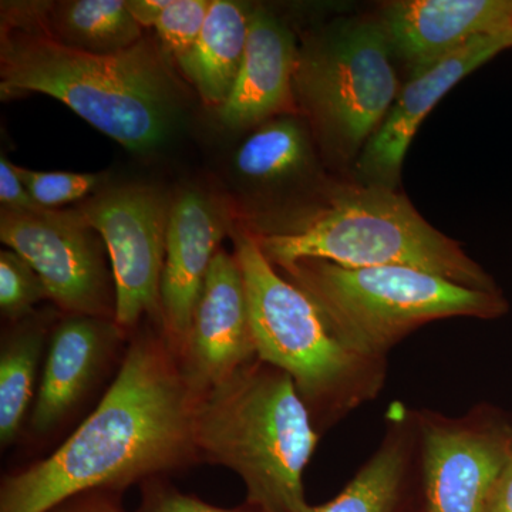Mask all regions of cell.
<instances>
[{
  "instance_id": "obj_1",
  "label": "cell",
  "mask_w": 512,
  "mask_h": 512,
  "mask_svg": "<svg viewBox=\"0 0 512 512\" xmlns=\"http://www.w3.org/2000/svg\"><path fill=\"white\" fill-rule=\"evenodd\" d=\"M198 397L161 329L140 330L92 414L49 457L3 477L0 512H47L74 495L120 493L200 463Z\"/></svg>"
},
{
  "instance_id": "obj_2",
  "label": "cell",
  "mask_w": 512,
  "mask_h": 512,
  "mask_svg": "<svg viewBox=\"0 0 512 512\" xmlns=\"http://www.w3.org/2000/svg\"><path fill=\"white\" fill-rule=\"evenodd\" d=\"M167 57L144 37L114 55L83 52L53 35L43 5L3 8L2 99L46 94L134 153L160 146L180 113V84Z\"/></svg>"
},
{
  "instance_id": "obj_3",
  "label": "cell",
  "mask_w": 512,
  "mask_h": 512,
  "mask_svg": "<svg viewBox=\"0 0 512 512\" xmlns=\"http://www.w3.org/2000/svg\"><path fill=\"white\" fill-rule=\"evenodd\" d=\"M194 443L200 461L241 477L251 507L298 512L303 473L319 443L292 377L255 359L198 397Z\"/></svg>"
},
{
  "instance_id": "obj_4",
  "label": "cell",
  "mask_w": 512,
  "mask_h": 512,
  "mask_svg": "<svg viewBox=\"0 0 512 512\" xmlns=\"http://www.w3.org/2000/svg\"><path fill=\"white\" fill-rule=\"evenodd\" d=\"M255 238L275 268L302 259L346 268L406 266L477 291H498L458 242L431 227L406 195L382 185H338L298 224Z\"/></svg>"
},
{
  "instance_id": "obj_5",
  "label": "cell",
  "mask_w": 512,
  "mask_h": 512,
  "mask_svg": "<svg viewBox=\"0 0 512 512\" xmlns=\"http://www.w3.org/2000/svg\"><path fill=\"white\" fill-rule=\"evenodd\" d=\"M256 355L292 377L316 429L335 423L384 386L386 360L362 355L319 306L268 261L255 235L235 232Z\"/></svg>"
},
{
  "instance_id": "obj_6",
  "label": "cell",
  "mask_w": 512,
  "mask_h": 512,
  "mask_svg": "<svg viewBox=\"0 0 512 512\" xmlns=\"http://www.w3.org/2000/svg\"><path fill=\"white\" fill-rule=\"evenodd\" d=\"M282 272L319 306L346 345L375 359L386 360L400 340L434 320L495 319L510 309L500 291H477L406 266L346 268L302 259Z\"/></svg>"
},
{
  "instance_id": "obj_7",
  "label": "cell",
  "mask_w": 512,
  "mask_h": 512,
  "mask_svg": "<svg viewBox=\"0 0 512 512\" xmlns=\"http://www.w3.org/2000/svg\"><path fill=\"white\" fill-rule=\"evenodd\" d=\"M379 20L340 19L299 49L295 94L323 146L349 160L369 143L399 96Z\"/></svg>"
},
{
  "instance_id": "obj_8",
  "label": "cell",
  "mask_w": 512,
  "mask_h": 512,
  "mask_svg": "<svg viewBox=\"0 0 512 512\" xmlns=\"http://www.w3.org/2000/svg\"><path fill=\"white\" fill-rule=\"evenodd\" d=\"M173 201L150 185H123L79 208L103 239L116 292V320L126 335L150 319L161 329V281Z\"/></svg>"
},
{
  "instance_id": "obj_9",
  "label": "cell",
  "mask_w": 512,
  "mask_h": 512,
  "mask_svg": "<svg viewBox=\"0 0 512 512\" xmlns=\"http://www.w3.org/2000/svg\"><path fill=\"white\" fill-rule=\"evenodd\" d=\"M0 239L29 262L49 299L69 316L114 319L116 293L104 242L79 210L2 208Z\"/></svg>"
},
{
  "instance_id": "obj_10",
  "label": "cell",
  "mask_w": 512,
  "mask_h": 512,
  "mask_svg": "<svg viewBox=\"0 0 512 512\" xmlns=\"http://www.w3.org/2000/svg\"><path fill=\"white\" fill-rule=\"evenodd\" d=\"M426 512H483L512 457V424L493 407L416 413Z\"/></svg>"
},
{
  "instance_id": "obj_11",
  "label": "cell",
  "mask_w": 512,
  "mask_h": 512,
  "mask_svg": "<svg viewBox=\"0 0 512 512\" xmlns=\"http://www.w3.org/2000/svg\"><path fill=\"white\" fill-rule=\"evenodd\" d=\"M178 357L192 392H210L258 359L249 319L244 275L237 255L220 249L195 306L190 332Z\"/></svg>"
},
{
  "instance_id": "obj_12",
  "label": "cell",
  "mask_w": 512,
  "mask_h": 512,
  "mask_svg": "<svg viewBox=\"0 0 512 512\" xmlns=\"http://www.w3.org/2000/svg\"><path fill=\"white\" fill-rule=\"evenodd\" d=\"M377 20L412 79L478 37L512 29V0H394Z\"/></svg>"
},
{
  "instance_id": "obj_13",
  "label": "cell",
  "mask_w": 512,
  "mask_h": 512,
  "mask_svg": "<svg viewBox=\"0 0 512 512\" xmlns=\"http://www.w3.org/2000/svg\"><path fill=\"white\" fill-rule=\"evenodd\" d=\"M507 49H512V29L478 37L427 72L412 77L360 153L356 163L360 183L396 190L404 157L427 114L464 77Z\"/></svg>"
},
{
  "instance_id": "obj_14",
  "label": "cell",
  "mask_w": 512,
  "mask_h": 512,
  "mask_svg": "<svg viewBox=\"0 0 512 512\" xmlns=\"http://www.w3.org/2000/svg\"><path fill=\"white\" fill-rule=\"evenodd\" d=\"M227 232V214L211 195L185 190L171 204L161 281V332L177 356L184 348L205 279Z\"/></svg>"
},
{
  "instance_id": "obj_15",
  "label": "cell",
  "mask_w": 512,
  "mask_h": 512,
  "mask_svg": "<svg viewBox=\"0 0 512 512\" xmlns=\"http://www.w3.org/2000/svg\"><path fill=\"white\" fill-rule=\"evenodd\" d=\"M114 319L67 316L50 335L30 429L50 433L79 406L126 338Z\"/></svg>"
},
{
  "instance_id": "obj_16",
  "label": "cell",
  "mask_w": 512,
  "mask_h": 512,
  "mask_svg": "<svg viewBox=\"0 0 512 512\" xmlns=\"http://www.w3.org/2000/svg\"><path fill=\"white\" fill-rule=\"evenodd\" d=\"M298 57L292 30L268 10L252 9L241 72L227 103L218 109L222 126L244 130L289 109Z\"/></svg>"
},
{
  "instance_id": "obj_17",
  "label": "cell",
  "mask_w": 512,
  "mask_h": 512,
  "mask_svg": "<svg viewBox=\"0 0 512 512\" xmlns=\"http://www.w3.org/2000/svg\"><path fill=\"white\" fill-rule=\"evenodd\" d=\"M389 429L372 458L329 503L303 505L298 512H394L414 467L420 466L416 413L392 404Z\"/></svg>"
},
{
  "instance_id": "obj_18",
  "label": "cell",
  "mask_w": 512,
  "mask_h": 512,
  "mask_svg": "<svg viewBox=\"0 0 512 512\" xmlns=\"http://www.w3.org/2000/svg\"><path fill=\"white\" fill-rule=\"evenodd\" d=\"M251 10L231 0H212L197 43L190 55L178 63L207 106L221 109L237 83Z\"/></svg>"
},
{
  "instance_id": "obj_19",
  "label": "cell",
  "mask_w": 512,
  "mask_h": 512,
  "mask_svg": "<svg viewBox=\"0 0 512 512\" xmlns=\"http://www.w3.org/2000/svg\"><path fill=\"white\" fill-rule=\"evenodd\" d=\"M47 322L42 316L13 323L0 348V444L10 446L22 431L33 397L40 359L46 349Z\"/></svg>"
},
{
  "instance_id": "obj_20",
  "label": "cell",
  "mask_w": 512,
  "mask_h": 512,
  "mask_svg": "<svg viewBox=\"0 0 512 512\" xmlns=\"http://www.w3.org/2000/svg\"><path fill=\"white\" fill-rule=\"evenodd\" d=\"M43 8L53 35L83 52L114 55L143 39V28L123 0H72Z\"/></svg>"
},
{
  "instance_id": "obj_21",
  "label": "cell",
  "mask_w": 512,
  "mask_h": 512,
  "mask_svg": "<svg viewBox=\"0 0 512 512\" xmlns=\"http://www.w3.org/2000/svg\"><path fill=\"white\" fill-rule=\"evenodd\" d=\"M311 154L302 124L284 117L256 130L239 147L235 165L249 180L272 183L302 171L311 161Z\"/></svg>"
},
{
  "instance_id": "obj_22",
  "label": "cell",
  "mask_w": 512,
  "mask_h": 512,
  "mask_svg": "<svg viewBox=\"0 0 512 512\" xmlns=\"http://www.w3.org/2000/svg\"><path fill=\"white\" fill-rule=\"evenodd\" d=\"M49 299L42 279L12 249L0 252V309L10 322L35 315L36 305Z\"/></svg>"
},
{
  "instance_id": "obj_23",
  "label": "cell",
  "mask_w": 512,
  "mask_h": 512,
  "mask_svg": "<svg viewBox=\"0 0 512 512\" xmlns=\"http://www.w3.org/2000/svg\"><path fill=\"white\" fill-rule=\"evenodd\" d=\"M212 0H171L158 19L156 32L165 55L181 63L197 43Z\"/></svg>"
},
{
  "instance_id": "obj_24",
  "label": "cell",
  "mask_w": 512,
  "mask_h": 512,
  "mask_svg": "<svg viewBox=\"0 0 512 512\" xmlns=\"http://www.w3.org/2000/svg\"><path fill=\"white\" fill-rule=\"evenodd\" d=\"M16 173L33 200L45 208H57L86 197L100 183L99 174L33 171L15 165Z\"/></svg>"
},
{
  "instance_id": "obj_25",
  "label": "cell",
  "mask_w": 512,
  "mask_h": 512,
  "mask_svg": "<svg viewBox=\"0 0 512 512\" xmlns=\"http://www.w3.org/2000/svg\"><path fill=\"white\" fill-rule=\"evenodd\" d=\"M141 488V505L138 512H264L249 507L242 510H227L204 503L192 495L181 493L174 485L167 483L164 477L150 478Z\"/></svg>"
},
{
  "instance_id": "obj_26",
  "label": "cell",
  "mask_w": 512,
  "mask_h": 512,
  "mask_svg": "<svg viewBox=\"0 0 512 512\" xmlns=\"http://www.w3.org/2000/svg\"><path fill=\"white\" fill-rule=\"evenodd\" d=\"M0 202L2 208L12 211H35L45 208L33 200L16 173L15 164L10 163L6 156L0 157Z\"/></svg>"
},
{
  "instance_id": "obj_27",
  "label": "cell",
  "mask_w": 512,
  "mask_h": 512,
  "mask_svg": "<svg viewBox=\"0 0 512 512\" xmlns=\"http://www.w3.org/2000/svg\"><path fill=\"white\" fill-rule=\"evenodd\" d=\"M114 491H89L74 495L47 512H126Z\"/></svg>"
},
{
  "instance_id": "obj_28",
  "label": "cell",
  "mask_w": 512,
  "mask_h": 512,
  "mask_svg": "<svg viewBox=\"0 0 512 512\" xmlns=\"http://www.w3.org/2000/svg\"><path fill=\"white\" fill-rule=\"evenodd\" d=\"M483 512H512V457L495 481Z\"/></svg>"
},
{
  "instance_id": "obj_29",
  "label": "cell",
  "mask_w": 512,
  "mask_h": 512,
  "mask_svg": "<svg viewBox=\"0 0 512 512\" xmlns=\"http://www.w3.org/2000/svg\"><path fill=\"white\" fill-rule=\"evenodd\" d=\"M171 0H127L126 5L141 28H156Z\"/></svg>"
}]
</instances>
